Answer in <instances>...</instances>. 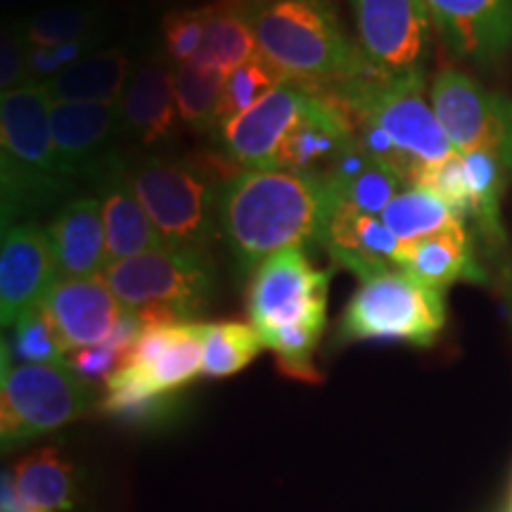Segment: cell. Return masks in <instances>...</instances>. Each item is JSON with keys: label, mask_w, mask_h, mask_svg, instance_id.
<instances>
[{"label": "cell", "mask_w": 512, "mask_h": 512, "mask_svg": "<svg viewBox=\"0 0 512 512\" xmlns=\"http://www.w3.org/2000/svg\"><path fill=\"white\" fill-rule=\"evenodd\" d=\"M339 207L325 176L283 169H242L221 183L219 233L242 271L283 249L323 245Z\"/></svg>", "instance_id": "cell-1"}, {"label": "cell", "mask_w": 512, "mask_h": 512, "mask_svg": "<svg viewBox=\"0 0 512 512\" xmlns=\"http://www.w3.org/2000/svg\"><path fill=\"white\" fill-rule=\"evenodd\" d=\"M330 273L311 264L306 249L292 247L254 268L247 287V316L273 351L280 373L320 382L316 349L328 328Z\"/></svg>", "instance_id": "cell-2"}, {"label": "cell", "mask_w": 512, "mask_h": 512, "mask_svg": "<svg viewBox=\"0 0 512 512\" xmlns=\"http://www.w3.org/2000/svg\"><path fill=\"white\" fill-rule=\"evenodd\" d=\"M259 53L280 72L306 83L375 74L349 38L335 0H240Z\"/></svg>", "instance_id": "cell-3"}, {"label": "cell", "mask_w": 512, "mask_h": 512, "mask_svg": "<svg viewBox=\"0 0 512 512\" xmlns=\"http://www.w3.org/2000/svg\"><path fill=\"white\" fill-rule=\"evenodd\" d=\"M50 107L53 102L41 83H27L0 98L3 228L15 226L29 214L50 207L72 188L57 164Z\"/></svg>", "instance_id": "cell-4"}, {"label": "cell", "mask_w": 512, "mask_h": 512, "mask_svg": "<svg viewBox=\"0 0 512 512\" xmlns=\"http://www.w3.org/2000/svg\"><path fill=\"white\" fill-rule=\"evenodd\" d=\"M354 121L380 128L396 150L413 166V183L425 169H432L456 155L441 128L434 107L425 100V74L384 76L368 74L349 81L323 83Z\"/></svg>", "instance_id": "cell-5"}, {"label": "cell", "mask_w": 512, "mask_h": 512, "mask_svg": "<svg viewBox=\"0 0 512 512\" xmlns=\"http://www.w3.org/2000/svg\"><path fill=\"white\" fill-rule=\"evenodd\" d=\"M204 323L143 328L124 363L105 380L100 408L117 418H143L166 396L202 375Z\"/></svg>", "instance_id": "cell-6"}, {"label": "cell", "mask_w": 512, "mask_h": 512, "mask_svg": "<svg viewBox=\"0 0 512 512\" xmlns=\"http://www.w3.org/2000/svg\"><path fill=\"white\" fill-rule=\"evenodd\" d=\"M446 328L444 292L389 268L363 280L337 323L339 342H406L432 347Z\"/></svg>", "instance_id": "cell-7"}, {"label": "cell", "mask_w": 512, "mask_h": 512, "mask_svg": "<svg viewBox=\"0 0 512 512\" xmlns=\"http://www.w3.org/2000/svg\"><path fill=\"white\" fill-rule=\"evenodd\" d=\"M98 396L93 384L69 363L38 366L15 363L3 342V380H0V439L3 448H17L43 434L86 418Z\"/></svg>", "instance_id": "cell-8"}, {"label": "cell", "mask_w": 512, "mask_h": 512, "mask_svg": "<svg viewBox=\"0 0 512 512\" xmlns=\"http://www.w3.org/2000/svg\"><path fill=\"white\" fill-rule=\"evenodd\" d=\"M131 181L166 247L207 254L219 233V188L197 166L147 157L131 169Z\"/></svg>", "instance_id": "cell-9"}, {"label": "cell", "mask_w": 512, "mask_h": 512, "mask_svg": "<svg viewBox=\"0 0 512 512\" xmlns=\"http://www.w3.org/2000/svg\"><path fill=\"white\" fill-rule=\"evenodd\" d=\"M105 280L128 313L166 306L183 323H197L214 292V266L202 252L162 247L114 261L107 266Z\"/></svg>", "instance_id": "cell-10"}, {"label": "cell", "mask_w": 512, "mask_h": 512, "mask_svg": "<svg viewBox=\"0 0 512 512\" xmlns=\"http://www.w3.org/2000/svg\"><path fill=\"white\" fill-rule=\"evenodd\" d=\"M432 107L453 150L486 152L512 174V100L446 69L432 83Z\"/></svg>", "instance_id": "cell-11"}, {"label": "cell", "mask_w": 512, "mask_h": 512, "mask_svg": "<svg viewBox=\"0 0 512 512\" xmlns=\"http://www.w3.org/2000/svg\"><path fill=\"white\" fill-rule=\"evenodd\" d=\"M356 46L375 74L422 72L430 55L427 0H351Z\"/></svg>", "instance_id": "cell-12"}, {"label": "cell", "mask_w": 512, "mask_h": 512, "mask_svg": "<svg viewBox=\"0 0 512 512\" xmlns=\"http://www.w3.org/2000/svg\"><path fill=\"white\" fill-rule=\"evenodd\" d=\"M55 155L69 183L93 181L117 162V140L124 133L117 105L55 102L50 107Z\"/></svg>", "instance_id": "cell-13"}, {"label": "cell", "mask_w": 512, "mask_h": 512, "mask_svg": "<svg viewBox=\"0 0 512 512\" xmlns=\"http://www.w3.org/2000/svg\"><path fill=\"white\" fill-rule=\"evenodd\" d=\"M356 143L354 121L323 83H311V98L290 126L266 169L306 176H328L344 152Z\"/></svg>", "instance_id": "cell-14"}, {"label": "cell", "mask_w": 512, "mask_h": 512, "mask_svg": "<svg viewBox=\"0 0 512 512\" xmlns=\"http://www.w3.org/2000/svg\"><path fill=\"white\" fill-rule=\"evenodd\" d=\"M57 283L48 228L19 221L3 228L0 242V320L15 325L31 311L41 309Z\"/></svg>", "instance_id": "cell-15"}, {"label": "cell", "mask_w": 512, "mask_h": 512, "mask_svg": "<svg viewBox=\"0 0 512 512\" xmlns=\"http://www.w3.org/2000/svg\"><path fill=\"white\" fill-rule=\"evenodd\" d=\"M309 98L311 83L287 79L254 107L216 126L214 136L233 162L245 169H266Z\"/></svg>", "instance_id": "cell-16"}, {"label": "cell", "mask_w": 512, "mask_h": 512, "mask_svg": "<svg viewBox=\"0 0 512 512\" xmlns=\"http://www.w3.org/2000/svg\"><path fill=\"white\" fill-rule=\"evenodd\" d=\"M43 309L53 320L69 356L110 339L126 313L112 287L107 285L105 275L57 280L43 302Z\"/></svg>", "instance_id": "cell-17"}, {"label": "cell", "mask_w": 512, "mask_h": 512, "mask_svg": "<svg viewBox=\"0 0 512 512\" xmlns=\"http://www.w3.org/2000/svg\"><path fill=\"white\" fill-rule=\"evenodd\" d=\"M427 8L460 60L494 62L512 48V0H427Z\"/></svg>", "instance_id": "cell-18"}, {"label": "cell", "mask_w": 512, "mask_h": 512, "mask_svg": "<svg viewBox=\"0 0 512 512\" xmlns=\"http://www.w3.org/2000/svg\"><path fill=\"white\" fill-rule=\"evenodd\" d=\"M57 280L100 278L110 266L98 195L64 202L48 226Z\"/></svg>", "instance_id": "cell-19"}, {"label": "cell", "mask_w": 512, "mask_h": 512, "mask_svg": "<svg viewBox=\"0 0 512 512\" xmlns=\"http://www.w3.org/2000/svg\"><path fill=\"white\" fill-rule=\"evenodd\" d=\"M95 195L100 200L110 264L166 247L133 188L131 169L121 159L98 178Z\"/></svg>", "instance_id": "cell-20"}, {"label": "cell", "mask_w": 512, "mask_h": 512, "mask_svg": "<svg viewBox=\"0 0 512 512\" xmlns=\"http://www.w3.org/2000/svg\"><path fill=\"white\" fill-rule=\"evenodd\" d=\"M323 247L335 264L347 268L356 275L358 283H363L377 273L396 268L403 242L394 238L380 216L363 214L339 202Z\"/></svg>", "instance_id": "cell-21"}, {"label": "cell", "mask_w": 512, "mask_h": 512, "mask_svg": "<svg viewBox=\"0 0 512 512\" xmlns=\"http://www.w3.org/2000/svg\"><path fill=\"white\" fill-rule=\"evenodd\" d=\"M117 110L124 133L136 138L140 145L155 147L166 143L176 133L181 119L174 93V72L162 64H145L136 69Z\"/></svg>", "instance_id": "cell-22"}, {"label": "cell", "mask_w": 512, "mask_h": 512, "mask_svg": "<svg viewBox=\"0 0 512 512\" xmlns=\"http://www.w3.org/2000/svg\"><path fill=\"white\" fill-rule=\"evenodd\" d=\"M396 268H403L413 278L441 292L456 283H484L486 280V273L475 259L465 223L441 230L425 240L411 242V245L403 242Z\"/></svg>", "instance_id": "cell-23"}, {"label": "cell", "mask_w": 512, "mask_h": 512, "mask_svg": "<svg viewBox=\"0 0 512 512\" xmlns=\"http://www.w3.org/2000/svg\"><path fill=\"white\" fill-rule=\"evenodd\" d=\"M131 67L133 62L126 50H95L41 86L53 105L55 102L119 105L121 95H124L133 76Z\"/></svg>", "instance_id": "cell-24"}, {"label": "cell", "mask_w": 512, "mask_h": 512, "mask_svg": "<svg viewBox=\"0 0 512 512\" xmlns=\"http://www.w3.org/2000/svg\"><path fill=\"white\" fill-rule=\"evenodd\" d=\"M337 200L370 216H382L389 202L403 190V178L354 143L325 176Z\"/></svg>", "instance_id": "cell-25"}, {"label": "cell", "mask_w": 512, "mask_h": 512, "mask_svg": "<svg viewBox=\"0 0 512 512\" xmlns=\"http://www.w3.org/2000/svg\"><path fill=\"white\" fill-rule=\"evenodd\" d=\"M259 55L254 31L249 27L240 0H214L209 3L207 34L192 64L204 69H216L221 74H230L233 69L254 60Z\"/></svg>", "instance_id": "cell-26"}, {"label": "cell", "mask_w": 512, "mask_h": 512, "mask_svg": "<svg viewBox=\"0 0 512 512\" xmlns=\"http://www.w3.org/2000/svg\"><path fill=\"white\" fill-rule=\"evenodd\" d=\"M10 477L17 494L36 512L72 510L76 496L74 470L57 448H41L24 456Z\"/></svg>", "instance_id": "cell-27"}, {"label": "cell", "mask_w": 512, "mask_h": 512, "mask_svg": "<svg viewBox=\"0 0 512 512\" xmlns=\"http://www.w3.org/2000/svg\"><path fill=\"white\" fill-rule=\"evenodd\" d=\"M463 171L467 185V216L477 221L484 238L494 245L505 240L501 223V197L512 174L486 152H465Z\"/></svg>", "instance_id": "cell-28"}, {"label": "cell", "mask_w": 512, "mask_h": 512, "mask_svg": "<svg viewBox=\"0 0 512 512\" xmlns=\"http://www.w3.org/2000/svg\"><path fill=\"white\" fill-rule=\"evenodd\" d=\"M29 50L57 48L64 43L98 38L102 31V12L91 3H62L31 12L17 19Z\"/></svg>", "instance_id": "cell-29"}, {"label": "cell", "mask_w": 512, "mask_h": 512, "mask_svg": "<svg viewBox=\"0 0 512 512\" xmlns=\"http://www.w3.org/2000/svg\"><path fill=\"white\" fill-rule=\"evenodd\" d=\"M382 223L394 233L396 240L411 242L425 240L441 230L458 226L465 219L456 209L448 207L439 195L422 188L401 190L382 211Z\"/></svg>", "instance_id": "cell-30"}, {"label": "cell", "mask_w": 512, "mask_h": 512, "mask_svg": "<svg viewBox=\"0 0 512 512\" xmlns=\"http://www.w3.org/2000/svg\"><path fill=\"white\" fill-rule=\"evenodd\" d=\"M226 74L185 62L174 69V93L178 114L192 131L214 133L219 124V107L226 88Z\"/></svg>", "instance_id": "cell-31"}, {"label": "cell", "mask_w": 512, "mask_h": 512, "mask_svg": "<svg viewBox=\"0 0 512 512\" xmlns=\"http://www.w3.org/2000/svg\"><path fill=\"white\" fill-rule=\"evenodd\" d=\"M259 332L252 323L223 320L204 323V377H230L245 370L264 351Z\"/></svg>", "instance_id": "cell-32"}, {"label": "cell", "mask_w": 512, "mask_h": 512, "mask_svg": "<svg viewBox=\"0 0 512 512\" xmlns=\"http://www.w3.org/2000/svg\"><path fill=\"white\" fill-rule=\"evenodd\" d=\"M290 76L280 72L271 60L264 55H256L254 60L242 64V67L233 69L226 79V88H223V98L219 107V124L233 119L235 114L249 110L256 102H261L268 93H273L280 83H285ZM216 124V126H219Z\"/></svg>", "instance_id": "cell-33"}, {"label": "cell", "mask_w": 512, "mask_h": 512, "mask_svg": "<svg viewBox=\"0 0 512 512\" xmlns=\"http://www.w3.org/2000/svg\"><path fill=\"white\" fill-rule=\"evenodd\" d=\"M12 330H15V335L8 344L12 358H19L24 363H38V366L69 363L67 349H64L53 320L48 318L43 306L24 316Z\"/></svg>", "instance_id": "cell-34"}, {"label": "cell", "mask_w": 512, "mask_h": 512, "mask_svg": "<svg viewBox=\"0 0 512 512\" xmlns=\"http://www.w3.org/2000/svg\"><path fill=\"white\" fill-rule=\"evenodd\" d=\"M209 24V5L171 10L162 19L164 50L176 64L190 62L200 50Z\"/></svg>", "instance_id": "cell-35"}, {"label": "cell", "mask_w": 512, "mask_h": 512, "mask_svg": "<svg viewBox=\"0 0 512 512\" xmlns=\"http://www.w3.org/2000/svg\"><path fill=\"white\" fill-rule=\"evenodd\" d=\"M29 83V48L24 41L19 22H10L3 27L0 41V88L3 93L15 91Z\"/></svg>", "instance_id": "cell-36"}, {"label": "cell", "mask_w": 512, "mask_h": 512, "mask_svg": "<svg viewBox=\"0 0 512 512\" xmlns=\"http://www.w3.org/2000/svg\"><path fill=\"white\" fill-rule=\"evenodd\" d=\"M12 5H34V3H43V0H10Z\"/></svg>", "instance_id": "cell-37"}]
</instances>
